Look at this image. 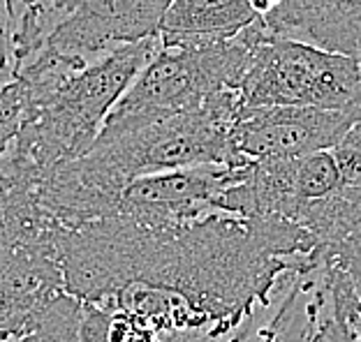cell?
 <instances>
[{"label":"cell","instance_id":"6da1fadb","mask_svg":"<svg viewBox=\"0 0 361 342\" xmlns=\"http://www.w3.org/2000/svg\"><path fill=\"white\" fill-rule=\"evenodd\" d=\"M308 234L271 215L146 227L100 217L59 239L65 291L139 317L162 342H220L310 264Z\"/></svg>","mask_w":361,"mask_h":342},{"label":"cell","instance_id":"7a4b0ae2","mask_svg":"<svg viewBox=\"0 0 361 342\" xmlns=\"http://www.w3.org/2000/svg\"><path fill=\"white\" fill-rule=\"evenodd\" d=\"M162 46L160 35L118 44L39 97H26L14 148L42 171L86 156L106 113Z\"/></svg>","mask_w":361,"mask_h":342},{"label":"cell","instance_id":"3957f363","mask_svg":"<svg viewBox=\"0 0 361 342\" xmlns=\"http://www.w3.org/2000/svg\"><path fill=\"white\" fill-rule=\"evenodd\" d=\"M262 35L264 26L259 16L239 35L220 42L162 44L106 113L95 144H106L155 120L197 109L223 88L239 91L252 46Z\"/></svg>","mask_w":361,"mask_h":342},{"label":"cell","instance_id":"277c9868","mask_svg":"<svg viewBox=\"0 0 361 342\" xmlns=\"http://www.w3.org/2000/svg\"><path fill=\"white\" fill-rule=\"evenodd\" d=\"M239 97L241 107H313L361 118V61L264 32L252 46Z\"/></svg>","mask_w":361,"mask_h":342},{"label":"cell","instance_id":"5b68a950","mask_svg":"<svg viewBox=\"0 0 361 342\" xmlns=\"http://www.w3.org/2000/svg\"><path fill=\"white\" fill-rule=\"evenodd\" d=\"M248 167L250 160L245 158L139 176L121 190L111 217H126L146 227H174L227 213L225 192L245 181Z\"/></svg>","mask_w":361,"mask_h":342},{"label":"cell","instance_id":"8992f818","mask_svg":"<svg viewBox=\"0 0 361 342\" xmlns=\"http://www.w3.org/2000/svg\"><path fill=\"white\" fill-rule=\"evenodd\" d=\"M167 5L169 0H77L42 49L81 70L114 46L158 35Z\"/></svg>","mask_w":361,"mask_h":342},{"label":"cell","instance_id":"52a82bcc","mask_svg":"<svg viewBox=\"0 0 361 342\" xmlns=\"http://www.w3.org/2000/svg\"><path fill=\"white\" fill-rule=\"evenodd\" d=\"M357 120L355 113L313 107H241L232 144L248 160L301 158L336 146Z\"/></svg>","mask_w":361,"mask_h":342},{"label":"cell","instance_id":"ba28073f","mask_svg":"<svg viewBox=\"0 0 361 342\" xmlns=\"http://www.w3.org/2000/svg\"><path fill=\"white\" fill-rule=\"evenodd\" d=\"M267 35L290 37L361 61V0H283L262 16Z\"/></svg>","mask_w":361,"mask_h":342},{"label":"cell","instance_id":"9c48e42d","mask_svg":"<svg viewBox=\"0 0 361 342\" xmlns=\"http://www.w3.org/2000/svg\"><path fill=\"white\" fill-rule=\"evenodd\" d=\"M259 14L248 0H169L158 35L162 44H209L239 35Z\"/></svg>","mask_w":361,"mask_h":342},{"label":"cell","instance_id":"30bf717a","mask_svg":"<svg viewBox=\"0 0 361 342\" xmlns=\"http://www.w3.org/2000/svg\"><path fill=\"white\" fill-rule=\"evenodd\" d=\"M343 185L341 169L336 165L331 148L313 151L308 156L294 160V183H292V213L290 222L297 224L301 213L313 203L331 197Z\"/></svg>","mask_w":361,"mask_h":342},{"label":"cell","instance_id":"8fae6325","mask_svg":"<svg viewBox=\"0 0 361 342\" xmlns=\"http://www.w3.org/2000/svg\"><path fill=\"white\" fill-rule=\"evenodd\" d=\"M26 116V93L21 81L0 86V156L14 144Z\"/></svg>","mask_w":361,"mask_h":342},{"label":"cell","instance_id":"7c38bea8","mask_svg":"<svg viewBox=\"0 0 361 342\" xmlns=\"http://www.w3.org/2000/svg\"><path fill=\"white\" fill-rule=\"evenodd\" d=\"M336 165L345 187H361V118L348 129L343 139L331 146Z\"/></svg>","mask_w":361,"mask_h":342},{"label":"cell","instance_id":"4fadbf2b","mask_svg":"<svg viewBox=\"0 0 361 342\" xmlns=\"http://www.w3.org/2000/svg\"><path fill=\"white\" fill-rule=\"evenodd\" d=\"M16 72H19V58H16L10 0H0V86L16 81Z\"/></svg>","mask_w":361,"mask_h":342},{"label":"cell","instance_id":"5bb4252c","mask_svg":"<svg viewBox=\"0 0 361 342\" xmlns=\"http://www.w3.org/2000/svg\"><path fill=\"white\" fill-rule=\"evenodd\" d=\"M306 342H348L341 322L336 319V315H334L329 303L324 305V310L319 312L315 319H308Z\"/></svg>","mask_w":361,"mask_h":342},{"label":"cell","instance_id":"9a60e30c","mask_svg":"<svg viewBox=\"0 0 361 342\" xmlns=\"http://www.w3.org/2000/svg\"><path fill=\"white\" fill-rule=\"evenodd\" d=\"M334 255L338 257L343 264H345L350 278H352V282H355L357 296L361 300V236L345 241L338 250L334 252Z\"/></svg>","mask_w":361,"mask_h":342},{"label":"cell","instance_id":"2e32d148","mask_svg":"<svg viewBox=\"0 0 361 342\" xmlns=\"http://www.w3.org/2000/svg\"><path fill=\"white\" fill-rule=\"evenodd\" d=\"M248 3L252 5V10H255L259 16H264L271 10H276V7L283 3V0H248Z\"/></svg>","mask_w":361,"mask_h":342},{"label":"cell","instance_id":"e0dca14e","mask_svg":"<svg viewBox=\"0 0 361 342\" xmlns=\"http://www.w3.org/2000/svg\"><path fill=\"white\" fill-rule=\"evenodd\" d=\"M0 342H30L28 336H7V338H0Z\"/></svg>","mask_w":361,"mask_h":342}]
</instances>
